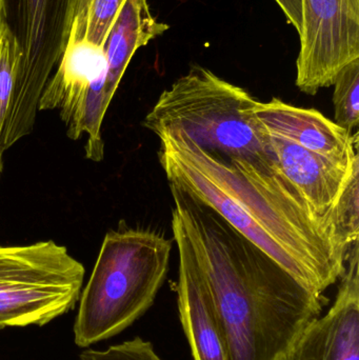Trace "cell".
<instances>
[{
  "instance_id": "cell-17",
  "label": "cell",
  "mask_w": 359,
  "mask_h": 360,
  "mask_svg": "<svg viewBox=\"0 0 359 360\" xmlns=\"http://www.w3.org/2000/svg\"><path fill=\"white\" fill-rule=\"evenodd\" d=\"M14 60L8 40L0 35V143L1 135L6 124L8 108L13 94V80H14ZM1 149H0V162H2Z\"/></svg>"
},
{
  "instance_id": "cell-11",
  "label": "cell",
  "mask_w": 359,
  "mask_h": 360,
  "mask_svg": "<svg viewBox=\"0 0 359 360\" xmlns=\"http://www.w3.org/2000/svg\"><path fill=\"white\" fill-rule=\"evenodd\" d=\"M267 133L276 165L314 213L320 217L343 218L339 200L354 173L359 170V158L352 162L330 160L268 130Z\"/></svg>"
},
{
  "instance_id": "cell-20",
  "label": "cell",
  "mask_w": 359,
  "mask_h": 360,
  "mask_svg": "<svg viewBox=\"0 0 359 360\" xmlns=\"http://www.w3.org/2000/svg\"><path fill=\"white\" fill-rule=\"evenodd\" d=\"M2 171H4V164L0 162V177H1Z\"/></svg>"
},
{
  "instance_id": "cell-19",
  "label": "cell",
  "mask_w": 359,
  "mask_h": 360,
  "mask_svg": "<svg viewBox=\"0 0 359 360\" xmlns=\"http://www.w3.org/2000/svg\"><path fill=\"white\" fill-rule=\"evenodd\" d=\"M278 360H292L291 359L290 352H289L288 354L284 355V356L280 357V359H278Z\"/></svg>"
},
{
  "instance_id": "cell-6",
  "label": "cell",
  "mask_w": 359,
  "mask_h": 360,
  "mask_svg": "<svg viewBox=\"0 0 359 360\" xmlns=\"http://www.w3.org/2000/svg\"><path fill=\"white\" fill-rule=\"evenodd\" d=\"M81 262L53 240L0 245V330L42 327L75 308Z\"/></svg>"
},
{
  "instance_id": "cell-15",
  "label": "cell",
  "mask_w": 359,
  "mask_h": 360,
  "mask_svg": "<svg viewBox=\"0 0 359 360\" xmlns=\"http://www.w3.org/2000/svg\"><path fill=\"white\" fill-rule=\"evenodd\" d=\"M333 86L335 122L353 133L359 124V58L339 72Z\"/></svg>"
},
{
  "instance_id": "cell-13",
  "label": "cell",
  "mask_w": 359,
  "mask_h": 360,
  "mask_svg": "<svg viewBox=\"0 0 359 360\" xmlns=\"http://www.w3.org/2000/svg\"><path fill=\"white\" fill-rule=\"evenodd\" d=\"M168 30L167 23L159 22L152 15L148 0L124 1L103 46L107 65L105 84L107 103L111 105L122 76L136 51Z\"/></svg>"
},
{
  "instance_id": "cell-18",
  "label": "cell",
  "mask_w": 359,
  "mask_h": 360,
  "mask_svg": "<svg viewBox=\"0 0 359 360\" xmlns=\"http://www.w3.org/2000/svg\"><path fill=\"white\" fill-rule=\"evenodd\" d=\"M284 12L289 22L301 32V0H275Z\"/></svg>"
},
{
  "instance_id": "cell-2",
  "label": "cell",
  "mask_w": 359,
  "mask_h": 360,
  "mask_svg": "<svg viewBox=\"0 0 359 360\" xmlns=\"http://www.w3.org/2000/svg\"><path fill=\"white\" fill-rule=\"evenodd\" d=\"M170 184L183 229L208 283L230 360L288 354L328 300L301 285L214 210Z\"/></svg>"
},
{
  "instance_id": "cell-9",
  "label": "cell",
  "mask_w": 359,
  "mask_h": 360,
  "mask_svg": "<svg viewBox=\"0 0 359 360\" xmlns=\"http://www.w3.org/2000/svg\"><path fill=\"white\" fill-rule=\"evenodd\" d=\"M292 360H359V245L348 255L334 304L312 321L290 351Z\"/></svg>"
},
{
  "instance_id": "cell-4",
  "label": "cell",
  "mask_w": 359,
  "mask_h": 360,
  "mask_svg": "<svg viewBox=\"0 0 359 360\" xmlns=\"http://www.w3.org/2000/svg\"><path fill=\"white\" fill-rule=\"evenodd\" d=\"M256 99L210 70L194 65L164 90L143 124L158 137L183 132L202 149L235 160L273 155Z\"/></svg>"
},
{
  "instance_id": "cell-7",
  "label": "cell",
  "mask_w": 359,
  "mask_h": 360,
  "mask_svg": "<svg viewBox=\"0 0 359 360\" xmlns=\"http://www.w3.org/2000/svg\"><path fill=\"white\" fill-rule=\"evenodd\" d=\"M107 65L103 48L67 42L39 101V111L58 110L69 139L86 134V158L99 162L105 155L101 126L110 103L105 99Z\"/></svg>"
},
{
  "instance_id": "cell-3",
  "label": "cell",
  "mask_w": 359,
  "mask_h": 360,
  "mask_svg": "<svg viewBox=\"0 0 359 360\" xmlns=\"http://www.w3.org/2000/svg\"><path fill=\"white\" fill-rule=\"evenodd\" d=\"M173 240L156 231L119 228L103 238L74 323L79 348L114 338L141 319L166 281Z\"/></svg>"
},
{
  "instance_id": "cell-14",
  "label": "cell",
  "mask_w": 359,
  "mask_h": 360,
  "mask_svg": "<svg viewBox=\"0 0 359 360\" xmlns=\"http://www.w3.org/2000/svg\"><path fill=\"white\" fill-rule=\"evenodd\" d=\"M126 0H75L67 42L103 48Z\"/></svg>"
},
{
  "instance_id": "cell-1",
  "label": "cell",
  "mask_w": 359,
  "mask_h": 360,
  "mask_svg": "<svg viewBox=\"0 0 359 360\" xmlns=\"http://www.w3.org/2000/svg\"><path fill=\"white\" fill-rule=\"evenodd\" d=\"M169 184L210 207L316 295L341 278L353 241L341 216L314 213L273 155L235 160L183 132L159 136Z\"/></svg>"
},
{
  "instance_id": "cell-16",
  "label": "cell",
  "mask_w": 359,
  "mask_h": 360,
  "mask_svg": "<svg viewBox=\"0 0 359 360\" xmlns=\"http://www.w3.org/2000/svg\"><path fill=\"white\" fill-rule=\"evenodd\" d=\"M80 360H162L151 342L135 338L105 350L86 349L80 353Z\"/></svg>"
},
{
  "instance_id": "cell-10",
  "label": "cell",
  "mask_w": 359,
  "mask_h": 360,
  "mask_svg": "<svg viewBox=\"0 0 359 360\" xmlns=\"http://www.w3.org/2000/svg\"><path fill=\"white\" fill-rule=\"evenodd\" d=\"M178 251L177 304L194 360H230L227 342L208 283L181 226L172 220Z\"/></svg>"
},
{
  "instance_id": "cell-12",
  "label": "cell",
  "mask_w": 359,
  "mask_h": 360,
  "mask_svg": "<svg viewBox=\"0 0 359 360\" xmlns=\"http://www.w3.org/2000/svg\"><path fill=\"white\" fill-rule=\"evenodd\" d=\"M257 120L269 132L330 160L359 158L358 133L348 132L314 109L289 105L280 98L253 105Z\"/></svg>"
},
{
  "instance_id": "cell-8",
  "label": "cell",
  "mask_w": 359,
  "mask_h": 360,
  "mask_svg": "<svg viewBox=\"0 0 359 360\" xmlns=\"http://www.w3.org/2000/svg\"><path fill=\"white\" fill-rule=\"evenodd\" d=\"M296 86L318 94L359 58V0H301Z\"/></svg>"
},
{
  "instance_id": "cell-5",
  "label": "cell",
  "mask_w": 359,
  "mask_h": 360,
  "mask_svg": "<svg viewBox=\"0 0 359 360\" xmlns=\"http://www.w3.org/2000/svg\"><path fill=\"white\" fill-rule=\"evenodd\" d=\"M75 0H0V35L14 60L2 153L31 134L39 101L69 39Z\"/></svg>"
}]
</instances>
